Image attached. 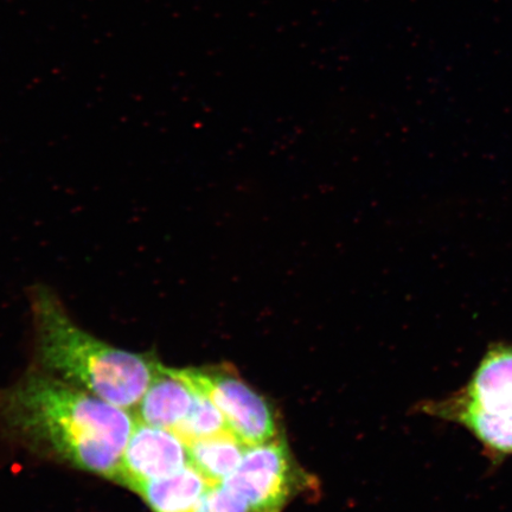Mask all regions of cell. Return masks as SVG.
Masks as SVG:
<instances>
[{
    "mask_svg": "<svg viewBox=\"0 0 512 512\" xmlns=\"http://www.w3.org/2000/svg\"><path fill=\"white\" fill-rule=\"evenodd\" d=\"M188 465V447L174 431L137 420L114 482L136 492L147 482L174 475Z\"/></svg>",
    "mask_w": 512,
    "mask_h": 512,
    "instance_id": "8992f818",
    "label": "cell"
},
{
    "mask_svg": "<svg viewBox=\"0 0 512 512\" xmlns=\"http://www.w3.org/2000/svg\"><path fill=\"white\" fill-rule=\"evenodd\" d=\"M420 411L463 427L492 466L512 457V343L490 344L465 386Z\"/></svg>",
    "mask_w": 512,
    "mask_h": 512,
    "instance_id": "3957f363",
    "label": "cell"
},
{
    "mask_svg": "<svg viewBox=\"0 0 512 512\" xmlns=\"http://www.w3.org/2000/svg\"><path fill=\"white\" fill-rule=\"evenodd\" d=\"M28 296L43 371L126 411L137 408L159 362L115 348L81 329L53 288L36 284Z\"/></svg>",
    "mask_w": 512,
    "mask_h": 512,
    "instance_id": "7a4b0ae2",
    "label": "cell"
},
{
    "mask_svg": "<svg viewBox=\"0 0 512 512\" xmlns=\"http://www.w3.org/2000/svg\"><path fill=\"white\" fill-rule=\"evenodd\" d=\"M190 386L201 390L220 409L236 437L247 446L277 439V422L262 396L226 369H178Z\"/></svg>",
    "mask_w": 512,
    "mask_h": 512,
    "instance_id": "277c9868",
    "label": "cell"
},
{
    "mask_svg": "<svg viewBox=\"0 0 512 512\" xmlns=\"http://www.w3.org/2000/svg\"><path fill=\"white\" fill-rule=\"evenodd\" d=\"M194 390L178 369L158 364L155 377L138 405V419L144 424L174 431L188 415Z\"/></svg>",
    "mask_w": 512,
    "mask_h": 512,
    "instance_id": "52a82bcc",
    "label": "cell"
},
{
    "mask_svg": "<svg viewBox=\"0 0 512 512\" xmlns=\"http://www.w3.org/2000/svg\"><path fill=\"white\" fill-rule=\"evenodd\" d=\"M213 483L191 464L169 477L151 480L136 491L153 512H196Z\"/></svg>",
    "mask_w": 512,
    "mask_h": 512,
    "instance_id": "ba28073f",
    "label": "cell"
},
{
    "mask_svg": "<svg viewBox=\"0 0 512 512\" xmlns=\"http://www.w3.org/2000/svg\"><path fill=\"white\" fill-rule=\"evenodd\" d=\"M196 512H254L248 503L223 483L213 484L201 498Z\"/></svg>",
    "mask_w": 512,
    "mask_h": 512,
    "instance_id": "8fae6325",
    "label": "cell"
},
{
    "mask_svg": "<svg viewBox=\"0 0 512 512\" xmlns=\"http://www.w3.org/2000/svg\"><path fill=\"white\" fill-rule=\"evenodd\" d=\"M0 418L32 450L111 480L137 421L46 371L0 390Z\"/></svg>",
    "mask_w": 512,
    "mask_h": 512,
    "instance_id": "6da1fadb",
    "label": "cell"
},
{
    "mask_svg": "<svg viewBox=\"0 0 512 512\" xmlns=\"http://www.w3.org/2000/svg\"><path fill=\"white\" fill-rule=\"evenodd\" d=\"M181 375V374H179ZM190 386V384H189ZM194 390V401L187 416L183 419L174 432L181 438L185 445L192 441L215 437L230 431L226 419L220 409L214 405L208 396L190 386Z\"/></svg>",
    "mask_w": 512,
    "mask_h": 512,
    "instance_id": "30bf717a",
    "label": "cell"
},
{
    "mask_svg": "<svg viewBox=\"0 0 512 512\" xmlns=\"http://www.w3.org/2000/svg\"><path fill=\"white\" fill-rule=\"evenodd\" d=\"M254 512L283 510L294 485V469L283 441L248 446L232 476L222 482Z\"/></svg>",
    "mask_w": 512,
    "mask_h": 512,
    "instance_id": "5b68a950",
    "label": "cell"
},
{
    "mask_svg": "<svg viewBox=\"0 0 512 512\" xmlns=\"http://www.w3.org/2000/svg\"><path fill=\"white\" fill-rule=\"evenodd\" d=\"M190 464L210 483L219 484L238 470L247 445L233 432L192 441L187 445Z\"/></svg>",
    "mask_w": 512,
    "mask_h": 512,
    "instance_id": "9c48e42d",
    "label": "cell"
}]
</instances>
